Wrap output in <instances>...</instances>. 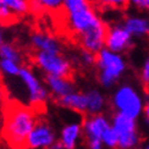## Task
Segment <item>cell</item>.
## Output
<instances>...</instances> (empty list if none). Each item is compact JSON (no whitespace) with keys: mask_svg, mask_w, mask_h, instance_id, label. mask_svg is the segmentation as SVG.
Masks as SVG:
<instances>
[{"mask_svg":"<svg viewBox=\"0 0 149 149\" xmlns=\"http://www.w3.org/2000/svg\"><path fill=\"white\" fill-rule=\"evenodd\" d=\"M1 137L10 149H27V138L38 119L37 110L20 102H6L3 108Z\"/></svg>","mask_w":149,"mask_h":149,"instance_id":"6da1fadb","label":"cell"},{"mask_svg":"<svg viewBox=\"0 0 149 149\" xmlns=\"http://www.w3.org/2000/svg\"><path fill=\"white\" fill-rule=\"evenodd\" d=\"M95 66L98 69V81L104 88H111L126 72L127 64L122 54L103 48L97 54Z\"/></svg>","mask_w":149,"mask_h":149,"instance_id":"7a4b0ae2","label":"cell"},{"mask_svg":"<svg viewBox=\"0 0 149 149\" xmlns=\"http://www.w3.org/2000/svg\"><path fill=\"white\" fill-rule=\"evenodd\" d=\"M115 113H120L137 120L143 114L146 104L138 91L130 84H122L115 91L111 98Z\"/></svg>","mask_w":149,"mask_h":149,"instance_id":"3957f363","label":"cell"},{"mask_svg":"<svg viewBox=\"0 0 149 149\" xmlns=\"http://www.w3.org/2000/svg\"><path fill=\"white\" fill-rule=\"evenodd\" d=\"M33 63L37 67L44 72V74H54L71 78L72 65L69 59L64 56L63 53H49L37 52L33 54Z\"/></svg>","mask_w":149,"mask_h":149,"instance_id":"277c9868","label":"cell"},{"mask_svg":"<svg viewBox=\"0 0 149 149\" xmlns=\"http://www.w3.org/2000/svg\"><path fill=\"white\" fill-rule=\"evenodd\" d=\"M111 125L119 136V149H134L139 144V132L136 119L115 113Z\"/></svg>","mask_w":149,"mask_h":149,"instance_id":"5b68a950","label":"cell"},{"mask_svg":"<svg viewBox=\"0 0 149 149\" xmlns=\"http://www.w3.org/2000/svg\"><path fill=\"white\" fill-rule=\"evenodd\" d=\"M17 78L21 79L22 84L26 88L29 105L36 110H39V108L45 104L47 99L49 98V89H47V84H43L32 69L27 66H22L20 76Z\"/></svg>","mask_w":149,"mask_h":149,"instance_id":"8992f818","label":"cell"},{"mask_svg":"<svg viewBox=\"0 0 149 149\" xmlns=\"http://www.w3.org/2000/svg\"><path fill=\"white\" fill-rule=\"evenodd\" d=\"M58 141L50 122L38 116L33 130L27 138V149H49Z\"/></svg>","mask_w":149,"mask_h":149,"instance_id":"52a82bcc","label":"cell"},{"mask_svg":"<svg viewBox=\"0 0 149 149\" xmlns=\"http://www.w3.org/2000/svg\"><path fill=\"white\" fill-rule=\"evenodd\" d=\"M133 36L126 29L123 23H116L108 28L107 38H105V48L115 53H125L132 45Z\"/></svg>","mask_w":149,"mask_h":149,"instance_id":"ba28073f","label":"cell"},{"mask_svg":"<svg viewBox=\"0 0 149 149\" xmlns=\"http://www.w3.org/2000/svg\"><path fill=\"white\" fill-rule=\"evenodd\" d=\"M111 126V122L105 115L94 114L87 115L82 121L83 137L86 141L89 139H102L105 130Z\"/></svg>","mask_w":149,"mask_h":149,"instance_id":"9c48e42d","label":"cell"},{"mask_svg":"<svg viewBox=\"0 0 149 149\" xmlns=\"http://www.w3.org/2000/svg\"><path fill=\"white\" fill-rule=\"evenodd\" d=\"M44 82L48 87V89L50 91L54 99L67 95L76 91L71 78H67V77L54 76V74H44Z\"/></svg>","mask_w":149,"mask_h":149,"instance_id":"30bf717a","label":"cell"},{"mask_svg":"<svg viewBox=\"0 0 149 149\" xmlns=\"http://www.w3.org/2000/svg\"><path fill=\"white\" fill-rule=\"evenodd\" d=\"M58 105H60L61 108L69 109L72 111H76L79 114H86L88 110V99H87L86 93H81L74 91L67 95H64L61 98L55 99Z\"/></svg>","mask_w":149,"mask_h":149,"instance_id":"8fae6325","label":"cell"},{"mask_svg":"<svg viewBox=\"0 0 149 149\" xmlns=\"http://www.w3.org/2000/svg\"><path fill=\"white\" fill-rule=\"evenodd\" d=\"M31 44L37 52H49V53L63 52L61 43L55 37L43 32H34L31 36Z\"/></svg>","mask_w":149,"mask_h":149,"instance_id":"7c38bea8","label":"cell"},{"mask_svg":"<svg viewBox=\"0 0 149 149\" xmlns=\"http://www.w3.org/2000/svg\"><path fill=\"white\" fill-rule=\"evenodd\" d=\"M83 136L82 122H70L61 128L59 141L64 149H76L79 138Z\"/></svg>","mask_w":149,"mask_h":149,"instance_id":"4fadbf2b","label":"cell"},{"mask_svg":"<svg viewBox=\"0 0 149 149\" xmlns=\"http://www.w3.org/2000/svg\"><path fill=\"white\" fill-rule=\"evenodd\" d=\"M123 26L133 37H143L149 34V20L146 16L131 15L123 21Z\"/></svg>","mask_w":149,"mask_h":149,"instance_id":"5bb4252c","label":"cell"},{"mask_svg":"<svg viewBox=\"0 0 149 149\" xmlns=\"http://www.w3.org/2000/svg\"><path fill=\"white\" fill-rule=\"evenodd\" d=\"M87 99H88V110L87 115H94L102 114L105 107H107V99L104 94L98 89H89L86 92Z\"/></svg>","mask_w":149,"mask_h":149,"instance_id":"9a60e30c","label":"cell"},{"mask_svg":"<svg viewBox=\"0 0 149 149\" xmlns=\"http://www.w3.org/2000/svg\"><path fill=\"white\" fill-rule=\"evenodd\" d=\"M64 9V0H31V11L40 12H59Z\"/></svg>","mask_w":149,"mask_h":149,"instance_id":"2e32d148","label":"cell"},{"mask_svg":"<svg viewBox=\"0 0 149 149\" xmlns=\"http://www.w3.org/2000/svg\"><path fill=\"white\" fill-rule=\"evenodd\" d=\"M0 58L14 60L20 64H22V61H23V55L20 49L15 44H12V43H5V42L0 47Z\"/></svg>","mask_w":149,"mask_h":149,"instance_id":"e0dca14e","label":"cell"},{"mask_svg":"<svg viewBox=\"0 0 149 149\" xmlns=\"http://www.w3.org/2000/svg\"><path fill=\"white\" fill-rule=\"evenodd\" d=\"M17 17L31 12V0H1Z\"/></svg>","mask_w":149,"mask_h":149,"instance_id":"ac0fdd59","label":"cell"},{"mask_svg":"<svg viewBox=\"0 0 149 149\" xmlns=\"http://www.w3.org/2000/svg\"><path fill=\"white\" fill-rule=\"evenodd\" d=\"M22 69V64L16 63L14 60L1 59L0 58V73L8 77H18Z\"/></svg>","mask_w":149,"mask_h":149,"instance_id":"d6986e66","label":"cell"},{"mask_svg":"<svg viewBox=\"0 0 149 149\" xmlns=\"http://www.w3.org/2000/svg\"><path fill=\"white\" fill-rule=\"evenodd\" d=\"M102 141L104 143V147L108 149H116L119 148V136H117L115 128L111 125L105 130V132L103 133Z\"/></svg>","mask_w":149,"mask_h":149,"instance_id":"ffe728a7","label":"cell"},{"mask_svg":"<svg viewBox=\"0 0 149 149\" xmlns=\"http://www.w3.org/2000/svg\"><path fill=\"white\" fill-rule=\"evenodd\" d=\"M18 17L0 0V26H9L15 23Z\"/></svg>","mask_w":149,"mask_h":149,"instance_id":"44dd1931","label":"cell"},{"mask_svg":"<svg viewBox=\"0 0 149 149\" xmlns=\"http://www.w3.org/2000/svg\"><path fill=\"white\" fill-rule=\"evenodd\" d=\"M98 1L104 8L114 9V10H122L127 5H130L128 0H98Z\"/></svg>","mask_w":149,"mask_h":149,"instance_id":"7402d4cb","label":"cell"},{"mask_svg":"<svg viewBox=\"0 0 149 149\" xmlns=\"http://www.w3.org/2000/svg\"><path fill=\"white\" fill-rule=\"evenodd\" d=\"M79 61L84 66H93L97 63V54L92 53L89 50H86V49H82L79 54Z\"/></svg>","mask_w":149,"mask_h":149,"instance_id":"603a6c76","label":"cell"},{"mask_svg":"<svg viewBox=\"0 0 149 149\" xmlns=\"http://www.w3.org/2000/svg\"><path fill=\"white\" fill-rule=\"evenodd\" d=\"M141 81L144 87V91L149 94V56L144 60L141 69Z\"/></svg>","mask_w":149,"mask_h":149,"instance_id":"cb8c5ba5","label":"cell"},{"mask_svg":"<svg viewBox=\"0 0 149 149\" xmlns=\"http://www.w3.org/2000/svg\"><path fill=\"white\" fill-rule=\"evenodd\" d=\"M88 149H104V143L102 139H89L86 141Z\"/></svg>","mask_w":149,"mask_h":149,"instance_id":"d4e9b609","label":"cell"},{"mask_svg":"<svg viewBox=\"0 0 149 149\" xmlns=\"http://www.w3.org/2000/svg\"><path fill=\"white\" fill-rule=\"evenodd\" d=\"M128 4L137 9H144V0H128Z\"/></svg>","mask_w":149,"mask_h":149,"instance_id":"484cf974","label":"cell"},{"mask_svg":"<svg viewBox=\"0 0 149 149\" xmlns=\"http://www.w3.org/2000/svg\"><path fill=\"white\" fill-rule=\"evenodd\" d=\"M4 102H5V88L3 83L0 82V105L4 104Z\"/></svg>","mask_w":149,"mask_h":149,"instance_id":"4316f807","label":"cell"},{"mask_svg":"<svg viewBox=\"0 0 149 149\" xmlns=\"http://www.w3.org/2000/svg\"><path fill=\"white\" fill-rule=\"evenodd\" d=\"M143 114H144V119H146V122H147V125H148V127H149V102L146 104Z\"/></svg>","mask_w":149,"mask_h":149,"instance_id":"83f0119b","label":"cell"},{"mask_svg":"<svg viewBox=\"0 0 149 149\" xmlns=\"http://www.w3.org/2000/svg\"><path fill=\"white\" fill-rule=\"evenodd\" d=\"M3 43H4V34H3V31H1V28H0V47H1Z\"/></svg>","mask_w":149,"mask_h":149,"instance_id":"f1b7e54d","label":"cell"},{"mask_svg":"<svg viewBox=\"0 0 149 149\" xmlns=\"http://www.w3.org/2000/svg\"><path fill=\"white\" fill-rule=\"evenodd\" d=\"M144 9L149 11V0H144Z\"/></svg>","mask_w":149,"mask_h":149,"instance_id":"f546056e","label":"cell"},{"mask_svg":"<svg viewBox=\"0 0 149 149\" xmlns=\"http://www.w3.org/2000/svg\"><path fill=\"white\" fill-rule=\"evenodd\" d=\"M143 149H149V143H148V144H147V146H146Z\"/></svg>","mask_w":149,"mask_h":149,"instance_id":"4dcf8cb0","label":"cell"}]
</instances>
